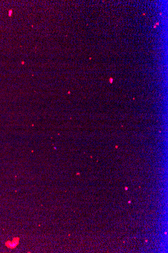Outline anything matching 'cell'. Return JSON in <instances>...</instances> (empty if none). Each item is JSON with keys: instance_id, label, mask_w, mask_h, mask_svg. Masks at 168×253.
Wrapping results in <instances>:
<instances>
[{"instance_id": "6da1fadb", "label": "cell", "mask_w": 168, "mask_h": 253, "mask_svg": "<svg viewBox=\"0 0 168 253\" xmlns=\"http://www.w3.org/2000/svg\"><path fill=\"white\" fill-rule=\"evenodd\" d=\"M19 243V238L15 237L12 241L8 240L5 243V245L9 249H14L18 246Z\"/></svg>"}]
</instances>
